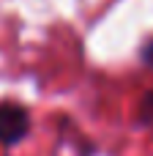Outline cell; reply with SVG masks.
I'll return each instance as SVG.
<instances>
[{
    "label": "cell",
    "instance_id": "cell-1",
    "mask_svg": "<svg viewBox=\"0 0 153 156\" xmlns=\"http://www.w3.org/2000/svg\"><path fill=\"white\" fill-rule=\"evenodd\" d=\"M30 132V112L16 101H0V145H16Z\"/></svg>",
    "mask_w": 153,
    "mask_h": 156
},
{
    "label": "cell",
    "instance_id": "cell-2",
    "mask_svg": "<svg viewBox=\"0 0 153 156\" xmlns=\"http://www.w3.org/2000/svg\"><path fill=\"white\" fill-rule=\"evenodd\" d=\"M142 115H145V121H153V93H148L142 101Z\"/></svg>",
    "mask_w": 153,
    "mask_h": 156
},
{
    "label": "cell",
    "instance_id": "cell-3",
    "mask_svg": "<svg viewBox=\"0 0 153 156\" xmlns=\"http://www.w3.org/2000/svg\"><path fill=\"white\" fill-rule=\"evenodd\" d=\"M145 60H148V63H153V44H148V47H145Z\"/></svg>",
    "mask_w": 153,
    "mask_h": 156
}]
</instances>
